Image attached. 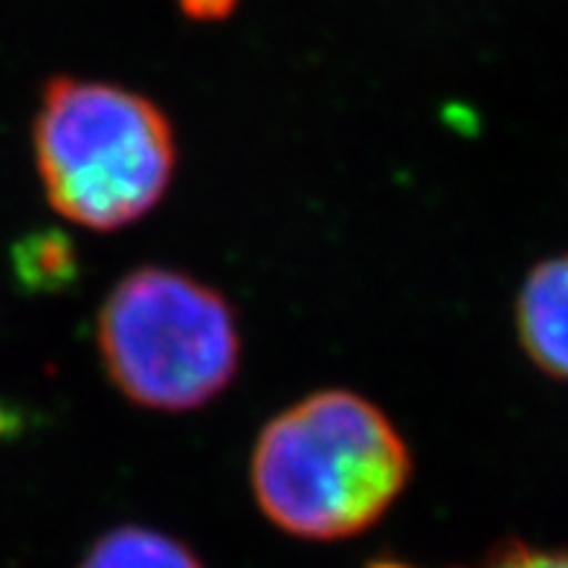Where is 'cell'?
Returning <instances> with one entry per match:
<instances>
[{"label": "cell", "mask_w": 568, "mask_h": 568, "mask_svg": "<svg viewBox=\"0 0 568 568\" xmlns=\"http://www.w3.org/2000/svg\"><path fill=\"white\" fill-rule=\"evenodd\" d=\"M516 331L528 357L557 381H568V255L525 276L516 296Z\"/></svg>", "instance_id": "4"}, {"label": "cell", "mask_w": 568, "mask_h": 568, "mask_svg": "<svg viewBox=\"0 0 568 568\" xmlns=\"http://www.w3.org/2000/svg\"><path fill=\"white\" fill-rule=\"evenodd\" d=\"M374 568H404V566H374Z\"/></svg>", "instance_id": "8"}, {"label": "cell", "mask_w": 568, "mask_h": 568, "mask_svg": "<svg viewBox=\"0 0 568 568\" xmlns=\"http://www.w3.org/2000/svg\"><path fill=\"white\" fill-rule=\"evenodd\" d=\"M178 3L195 21H221L239 7V0H178Z\"/></svg>", "instance_id": "7"}, {"label": "cell", "mask_w": 568, "mask_h": 568, "mask_svg": "<svg viewBox=\"0 0 568 568\" xmlns=\"http://www.w3.org/2000/svg\"><path fill=\"white\" fill-rule=\"evenodd\" d=\"M412 476L400 433L366 397L331 389L270 420L250 479L262 514L300 539H345L372 528Z\"/></svg>", "instance_id": "1"}, {"label": "cell", "mask_w": 568, "mask_h": 568, "mask_svg": "<svg viewBox=\"0 0 568 568\" xmlns=\"http://www.w3.org/2000/svg\"><path fill=\"white\" fill-rule=\"evenodd\" d=\"M79 568H203L195 554L169 534L122 525L99 537Z\"/></svg>", "instance_id": "5"}, {"label": "cell", "mask_w": 568, "mask_h": 568, "mask_svg": "<svg viewBox=\"0 0 568 568\" xmlns=\"http://www.w3.org/2000/svg\"><path fill=\"white\" fill-rule=\"evenodd\" d=\"M467 568H568V551H551V548H531L523 542L496 548L487 560Z\"/></svg>", "instance_id": "6"}, {"label": "cell", "mask_w": 568, "mask_h": 568, "mask_svg": "<svg viewBox=\"0 0 568 568\" xmlns=\"http://www.w3.org/2000/svg\"><path fill=\"white\" fill-rule=\"evenodd\" d=\"M32 142L50 206L99 232L149 215L178 165L172 122L151 99L70 75L44 88Z\"/></svg>", "instance_id": "2"}, {"label": "cell", "mask_w": 568, "mask_h": 568, "mask_svg": "<svg viewBox=\"0 0 568 568\" xmlns=\"http://www.w3.org/2000/svg\"><path fill=\"white\" fill-rule=\"evenodd\" d=\"M97 337L113 386L145 409H197L239 372L241 334L230 302L180 270L128 273L99 311Z\"/></svg>", "instance_id": "3"}]
</instances>
